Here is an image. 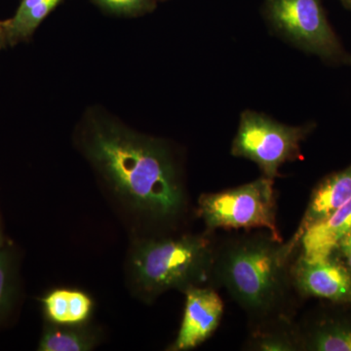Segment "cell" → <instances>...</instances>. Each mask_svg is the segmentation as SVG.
<instances>
[{
  "mask_svg": "<svg viewBox=\"0 0 351 351\" xmlns=\"http://www.w3.org/2000/svg\"><path fill=\"white\" fill-rule=\"evenodd\" d=\"M315 128L313 122L287 125L265 113L244 110L240 114L230 154L255 163L263 177L276 181L284 164L301 158L302 144Z\"/></svg>",
  "mask_w": 351,
  "mask_h": 351,
  "instance_id": "8992f818",
  "label": "cell"
},
{
  "mask_svg": "<svg viewBox=\"0 0 351 351\" xmlns=\"http://www.w3.org/2000/svg\"><path fill=\"white\" fill-rule=\"evenodd\" d=\"M339 1L346 9L351 11V0H339Z\"/></svg>",
  "mask_w": 351,
  "mask_h": 351,
  "instance_id": "ffe728a7",
  "label": "cell"
},
{
  "mask_svg": "<svg viewBox=\"0 0 351 351\" xmlns=\"http://www.w3.org/2000/svg\"><path fill=\"white\" fill-rule=\"evenodd\" d=\"M351 232V199L304 233L295 256L308 260L330 257L339 242Z\"/></svg>",
  "mask_w": 351,
  "mask_h": 351,
  "instance_id": "8fae6325",
  "label": "cell"
},
{
  "mask_svg": "<svg viewBox=\"0 0 351 351\" xmlns=\"http://www.w3.org/2000/svg\"><path fill=\"white\" fill-rule=\"evenodd\" d=\"M41 302L50 323L66 326H82L91 317L94 309V302L86 293L71 289L51 291Z\"/></svg>",
  "mask_w": 351,
  "mask_h": 351,
  "instance_id": "7c38bea8",
  "label": "cell"
},
{
  "mask_svg": "<svg viewBox=\"0 0 351 351\" xmlns=\"http://www.w3.org/2000/svg\"><path fill=\"white\" fill-rule=\"evenodd\" d=\"M15 263L13 253L4 245L0 248V320L6 315L15 299Z\"/></svg>",
  "mask_w": 351,
  "mask_h": 351,
  "instance_id": "2e32d148",
  "label": "cell"
},
{
  "mask_svg": "<svg viewBox=\"0 0 351 351\" xmlns=\"http://www.w3.org/2000/svg\"><path fill=\"white\" fill-rule=\"evenodd\" d=\"M85 135L88 158L135 211L167 226L186 213L188 195L169 145L103 117L89 119Z\"/></svg>",
  "mask_w": 351,
  "mask_h": 351,
  "instance_id": "6da1fadb",
  "label": "cell"
},
{
  "mask_svg": "<svg viewBox=\"0 0 351 351\" xmlns=\"http://www.w3.org/2000/svg\"><path fill=\"white\" fill-rule=\"evenodd\" d=\"M101 8L110 12L125 16H140L152 12L157 0H94Z\"/></svg>",
  "mask_w": 351,
  "mask_h": 351,
  "instance_id": "e0dca14e",
  "label": "cell"
},
{
  "mask_svg": "<svg viewBox=\"0 0 351 351\" xmlns=\"http://www.w3.org/2000/svg\"><path fill=\"white\" fill-rule=\"evenodd\" d=\"M63 0H22L10 19L3 21L8 46L29 40L36 29Z\"/></svg>",
  "mask_w": 351,
  "mask_h": 351,
  "instance_id": "5bb4252c",
  "label": "cell"
},
{
  "mask_svg": "<svg viewBox=\"0 0 351 351\" xmlns=\"http://www.w3.org/2000/svg\"><path fill=\"white\" fill-rule=\"evenodd\" d=\"M4 237L3 233H2L1 228H0V248L4 246Z\"/></svg>",
  "mask_w": 351,
  "mask_h": 351,
  "instance_id": "44dd1931",
  "label": "cell"
},
{
  "mask_svg": "<svg viewBox=\"0 0 351 351\" xmlns=\"http://www.w3.org/2000/svg\"><path fill=\"white\" fill-rule=\"evenodd\" d=\"M351 199V164L327 175L313 189L304 216L293 237L284 242V251L291 260L304 233Z\"/></svg>",
  "mask_w": 351,
  "mask_h": 351,
  "instance_id": "9c48e42d",
  "label": "cell"
},
{
  "mask_svg": "<svg viewBox=\"0 0 351 351\" xmlns=\"http://www.w3.org/2000/svg\"><path fill=\"white\" fill-rule=\"evenodd\" d=\"M244 346L251 351H301L297 321L285 318L253 328Z\"/></svg>",
  "mask_w": 351,
  "mask_h": 351,
  "instance_id": "4fadbf2b",
  "label": "cell"
},
{
  "mask_svg": "<svg viewBox=\"0 0 351 351\" xmlns=\"http://www.w3.org/2000/svg\"><path fill=\"white\" fill-rule=\"evenodd\" d=\"M215 232L151 237L136 245L132 270L136 285L154 299L169 290L182 293L211 286L217 240Z\"/></svg>",
  "mask_w": 351,
  "mask_h": 351,
  "instance_id": "3957f363",
  "label": "cell"
},
{
  "mask_svg": "<svg viewBox=\"0 0 351 351\" xmlns=\"http://www.w3.org/2000/svg\"><path fill=\"white\" fill-rule=\"evenodd\" d=\"M196 214L206 232L219 230H263L282 240L277 226L274 180L262 176L255 181L218 193H203Z\"/></svg>",
  "mask_w": 351,
  "mask_h": 351,
  "instance_id": "277c9868",
  "label": "cell"
},
{
  "mask_svg": "<svg viewBox=\"0 0 351 351\" xmlns=\"http://www.w3.org/2000/svg\"><path fill=\"white\" fill-rule=\"evenodd\" d=\"M157 1H165V0H157Z\"/></svg>",
  "mask_w": 351,
  "mask_h": 351,
  "instance_id": "7402d4cb",
  "label": "cell"
},
{
  "mask_svg": "<svg viewBox=\"0 0 351 351\" xmlns=\"http://www.w3.org/2000/svg\"><path fill=\"white\" fill-rule=\"evenodd\" d=\"M293 286L300 299L351 304V276L334 255L320 260L295 256L291 263Z\"/></svg>",
  "mask_w": 351,
  "mask_h": 351,
  "instance_id": "52a82bcc",
  "label": "cell"
},
{
  "mask_svg": "<svg viewBox=\"0 0 351 351\" xmlns=\"http://www.w3.org/2000/svg\"><path fill=\"white\" fill-rule=\"evenodd\" d=\"M265 21L281 38L335 66H351L346 50L328 20L321 0H263Z\"/></svg>",
  "mask_w": 351,
  "mask_h": 351,
  "instance_id": "5b68a950",
  "label": "cell"
},
{
  "mask_svg": "<svg viewBox=\"0 0 351 351\" xmlns=\"http://www.w3.org/2000/svg\"><path fill=\"white\" fill-rule=\"evenodd\" d=\"M97 338L89 330L49 323L44 329L38 350L88 351L93 350Z\"/></svg>",
  "mask_w": 351,
  "mask_h": 351,
  "instance_id": "9a60e30c",
  "label": "cell"
},
{
  "mask_svg": "<svg viewBox=\"0 0 351 351\" xmlns=\"http://www.w3.org/2000/svg\"><path fill=\"white\" fill-rule=\"evenodd\" d=\"M283 240L267 230L217 240L212 287L223 288L246 313L250 329L294 319L300 297Z\"/></svg>",
  "mask_w": 351,
  "mask_h": 351,
  "instance_id": "7a4b0ae2",
  "label": "cell"
},
{
  "mask_svg": "<svg viewBox=\"0 0 351 351\" xmlns=\"http://www.w3.org/2000/svg\"><path fill=\"white\" fill-rule=\"evenodd\" d=\"M6 46H8V41H7L5 27L2 21L0 22V50L3 49Z\"/></svg>",
  "mask_w": 351,
  "mask_h": 351,
  "instance_id": "d6986e66",
  "label": "cell"
},
{
  "mask_svg": "<svg viewBox=\"0 0 351 351\" xmlns=\"http://www.w3.org/2000/svg\"><path fill=\"white\" fill-rule=\"evenodd\" d=\"M332 255L343 263L351 276V232L339 242Z\"/></svg>",
  "mask_w": 351,
  "mask_h": 351,
  "instance_id": "ac0fdd59",
  "label": "cell"
},
{
  "mask_svg": "<svg viewBox=\"0 0 351 351\" xmlns=\"http://www.w3.org/2000/svg\"><path fill=\"white\" fill-rule=\"evenodd\" d=\"M297 321L301 351H351V304Z\"/></svg>",
  "mask_w": 351,
  "mask_h": 351,
  "instance_id": "30bf717a",
  "label": "cell"
},
{
  "mask_svg": "<svg viewBox=\"0 0 351 351\" xmlns=\"http://www.w3.org/2000/svg\"><path fill=\"white\" fill-rule=\"evenodd\" d=\"M181 327L170 351H186L197 348L213 336L223 315V302L212 286L188 289Z\"/></svg>",
  "mask_w": 351,
  "mask_h": 351,
  "instance_id": "ba28073f",
  "label": "cell"
}]
</instances>
